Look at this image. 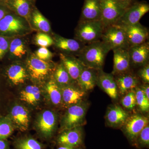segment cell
Returning <instances> with one entry per match:
<instances>
[{"label": "cell", "instance_id": "cell-1", "mask_svg": "<svg viewBox=\"0 0 149 149\" xmlns=\"http://www.w3.org/2000/svg\"><path fill=\"white\" fill-rule=\"evenodd\" d=\"M110 48L101 40L85 45L78 55L84 66L99 70L102 69Z\"/></svg>", "mask_w": 149, "mask_h": 149}, {"label": "cell", "instance_id": "cell-2", "mask_svg": "<svg viewBox=\"0 0 149 149\" xmlns=\"http://www.w3.org/2000/svg\"><path fill=\"white\" fill-rule=\"evenodd\" d=\"M89 103L86 101L67 108L62 118L60 131L82 126L85 123Z\"/></svg>", "mask_w": 149, "mask_h": 149}, {"label": "cell", "instance_id": "cell-3", "mask_svg": "<svg viewBox=\"0 0 149 149\" xmlns=\"http://www.w3.org/2000/svg\"><path fill=\"white\" fill-rule=\"evenodd\" d=\"M104 29L100 20L80 21L75 30L76 40L85 45L100 41Z\"/></svg>", "mask_w": 149, "mask_h": 149}, {"label": "cell", "instance_id": "cell-4", "mask_svg": "<svg viewBox=\"0 0 149 149\" xmlns=\"http://www.w3.org/2000/svg\"><path fill=\"white\" fill-rule=\"evenodd\" d=\"M24 19L10 11L0 20V35L9 38L24 34L27 30Z\"/></svg>", "mask_w": 149, "mask_h": 149}, {"label": "cell", "instance_id": "cell-5", "mask_svg": "<svg viewBox=\"0 0 149 149\" xmlns=\"http://www.w3.org/2000/svg\"><path fill=\"white\" fill-rule=\"evenodd\" d=\"M149 124L148 117L140 113L130 115L121 127L129 143L134 146L136 139L141 130Z\"/></svg>", "mask_w": 149, "mask_h": 149}, {"label": "cell", "instance_id": "cell-6", "mask_svg": "<svg viewBox=\"0 0 149 149\" xmlns=\"http://www.w3.org/2000/svg\"><path fill=\"white\" fill-rule=\"evenodd\" d=\"M101 40L107 45L111 50L118 48L128 49L130 47L124 30L116 24L104 28Z\"/></svg>", "mask_w": 149, "mask_h": 149}, {"label": "cell", "instance_id": "cell-7", "mask_svg": "<svg viewBox=\"0 0 149 149\" xmlns=\"http://www.w3.org/2000/svg\"><path fill=\"white\" fill-rule=\"evenodd\" d=\"M100 21L104 28L117 23L126 8L114 0H100Z\"/></svg>", "mask_w": 149, "mask_h": 149}, {"label": "cell", "instance_id": "cell-8", "mask_svg": "<svg viewBox=\"0 0 149 149\" xmlns=\"http://www.w3.org/2000/svg\"><path fill=\"white\" fill-rule=\"evenodd\" d=\"M149 11V4L146 1L135 2L126 8L117 22L120 26L133 25L139 22L140 19Z\"/></svg>", "mask_w": 149, "mask_h": 149}, {"label": "cell", "instance_id": "cell-9", "mask_svg": "<svg viewBox=\"0 0 149 149\" xmlns=\"http://www.w3.org/2000/svg\"><path fill=\"white\" fill-rule=\"evenodd\" d=\"M84 141V131L80 126L60 132L56 143L59 146L77 148L83 146Z\"/></svg>", "mask_w": 149, "mask_h": 149}, {"label": "cell", "instance_id": "cell-10", "mask_svg": "<svg viewBox=\"0 0 149 149\" xmlns=\"http://www.w3.org/2000/svg\"><path fill=\"white\" fill-rule=\"evenodd\" d=\"M27 67L30 76L33 80L41 82L45 80L52 70L50 65L45 61L32 54L27 60Z\"/></svg>", "mask_w": 149, "mask_h": 149}, {"label": "cell", "instance_id": "cell-11", "mask_svg": "<svg viewBox=\"0 0 149 149\" xmlns=\"http://www.w3.org/2000/svg\"><path fill=\"white\" fill-rule=\"evenodd\" d=\"M57 116L50 110L43 112L38 118L37 128L39 134L44 139H51L55 132L57 125Z\"/></svg>", "mask_w": 149, "mask_h": 149}, {"label": "cell", "instance_id": "cell-12", "mask_svg": "<svg viewBox=\"0 0 149 149\" xmlns=\"http://www.w3.org/2000/svg\"><path fill=\"white\" fill-rule=\"evenodd\" d=\"M120 26L125 32L129 47L141 45L148 41V30L140 22L133 25Z\"/></svg>", "mask_w": 149, "mask_h": 149}, {"label": "cell", "instance_id": "cell-13", "mask_svg": "<svg viewBox=\"0 0 149 149\" xmlns=\"http://www.w3.org/2000/svg\"><path fill=\"white\" fill-rule=\"evenodd\" d=\"M130 116L128 112L118 104L109 106L106 113L107 125L113 128H121Z\"/></svg>", "mask_w": 149, "mask_h": 149}, {"label": "cell", "instance_id": "cell-14", "mask_svg": "<svg viewBox=\"0 0 149 149\" xmlns=\"http://www.w3.org/2000/svg\"><path fill=\"white\" fill-rule=\"evenodd\" d=\"M130 67L141 68L149 63V43L130 47L128 49Z\"/></svg>", "mask_w": 149, "mask_h": 149}, {"label": "cell", "instance_id": "cell-15", "mask_svg": "<svg viewBox=\"0 0 149 149\" xmlns=\"http://www.w3.org/2000/svg\"><path fill=\"white\" fill-rule=\"evenodd\" d=\"M73 84L61 88L63 105L67 108L84 101L87 96V92Z\"/></svg>", "mask_w": 149, "mask_h": 149}, {"label": "cell", "instance_id": "cell-16", "mask_svg": "<svg viewBox=\"0 0 149 149\" xmlns=\"http://www.w3.org/2000/svg\"><path fill=\"white\" fill-rule=\"evenodd\" d=\"M118 95L123 96L129 91L135 90L140 85V80L131 70L122 74L113 75Z\"/></svg>", "mask_w": 149, "mask_h": 149}, {"label": "cell", "instance_id": "cell-17", "mask_svg": "<svg viewBox=\"0 0 149 149\" xmlns=\"http://www.w3.org/2000/svg\"><path fill=\"white\" fill-rule=\"evenodd\" d=\"M97 85L113 100L118 98V94L114 76L104 72L102 69L97 70Z\"/></svg>", "mask_w": 149, "mask_h": 149}, {"label": "cell", "instance_id": "cell-18", "mask_svg": "<svg viewBox=\"0 0 149 149\" xmlns=\"http://www.w3.org/2000/svg\"><path fill=\"white\" fill-rule=\"evenodd\" d=\"M112 51L113 65L112 74L116 75L130 71L131 67L128 49L118 48Z\"/></svg>", "mask_w": 149, "mask_h": 149}, {"label": "cell", "instance_id": "cell-19", "mask_svg": "<svg viewBox=\"0 0 149 149\" xmlns=\"http://www.w3.org/2000/svg\"><path fill=\"white\" fill-rule=\"evenodd\" d=\"M34 0H6V5L10 10L25 20L29 21L31 19Z\"/></svg>", "mask_w": 149, "mask_h": 149}, {"label": "cell", "instance_id": "cell-20", "mask_svg": "<svg viewBox=\"0 0 149 149\" xmlns=\"http://www.w3.org/2000/svg\"><path fill=\"white\" fill-rule=\"evenodd\" d=\"M101 17L100 0H84L80 21H98Z\"/></svg>", "mask_w": 149, "mask_h": 149}, {"label": "cell", "instance_id": "cell-21", "mask_svg": "<svg viewBox=\"0 0 149 149\" xmlns=\"http://www.w3.org/2000/svg\"><path fill=\"white\" fill-rule=\"evenodd\" d=\"M61 62L64 65L70 76L76 83L80 73L85 66L78 58L62 53L60 54Z\"/></svg>", "mask_w": 149, "mask_h": 149}, {"label": "cell", "instance_id": "cell-22", "mask_svg": "<svg viewBox=\"0 0 149 149\" xmlns=\"http://www.w3.org/2000/svg\"><path fill=\"white\" fill-rule=\"evenodd\" d=\"M97 70L85 66L76 83L82 90L88 93L97 85Z\"/></svg>", "mask_w": 149, "mask_h": 149}, {"label": "cell", "instance_id": "cell-23", "mask_svg": "<svg viewBox=\"0 0 149 149\" xmlns=\"http://www.w3.org/2000/svg\"><path fill=\"white\" fill-rule=\"evenodd\" d=\"M54 44L58 49L67 54H80L83 48L85 45L77 40L68 39L58 35L55 37Z\"/></svg>", "mask_w": 149, "mask_h": 149}, {"label": "cell", "instance_id": "cell-24", "mask_svg": "<svg viewBox=\"0 0 149 149\" xmlns=\"http://www.w3.org/2000/svg\"><path fill=\"white\" fill-rule=\"evenodd\" d=\"M13 123L21 131L28 129L29 122V112L24 107L17 105L13 107L9 116Z\"/></svg>", "mask_w": 149, "mask_h": 149}, {"label": "cell", "instance_id": "cell-25", "mask_svg": "<svg viewBox=\"0 0 149 149\" xmlns=\"http://www.w3.org/2000/svg\"><path fill=\"white\" fill-rule=\"evenodd\" d=\"M6 74L9 81L15 85L23 84L28 77L26 69L19 64L9 67L6 70Z\"/></svg>", "mask_w": 149, "mask_h": 149}, {"label": "cell", "instance_id": "cell-26", "mask_svg": "<svg viewBox=\"0 0 149 149\" xmlns=\"http://www.w3.org/2000/svg\"><path fill=\"white\" fill-rule=\"evenodd\" d=\"M41 91L35 85H28L20 93V99L29 104L34 105L40 101Z\"/></svg>", "mask_w": 149, "mask_h": 149}, {"label": "cell", "instance_id": "cell-27", "mask_svg": "<svg viewBox=\"0 0 149 149\" xmlns=\"http://www.w3.org/2000/svg\"><path fill=\"white\" fill-rule=\"evenodd\" d=\"M46 90L52 103L56 106L63 105L61 88L54 79L48 82Z\"/></svg>", "mask_w": 149, "mask_h": 149}, {"label": "cell", "instance_id": "cell-28", "mask_svg": "<svg viewBox=\"0 0 149 149\" xmlns=\"http://www.w3.org/2000/svg\"><path fill=\"white\" fill-rule=\"evenodd\" d=\"M54 79L61 88L66 87L75 83L70 76L61 62L56 67Z\"/></svg>", "mask_w": 149, "mask_h": 149}, {"label": "cell", "instance_id": "cell-29", "mask_svg": "<svg viewBox=\"0 0 149 149\" xmlns=\"http://www.w3.org/2000/svg\"><path fill=\"white\" fill-rule=\"evenodd\" d=\"M31 19L34 25L43 32H49L51 30V26L47 19L37 9L32 11Z\"/></svg>", "mask_w": 149, "mask_h": 149}, {"label": "cell", "instance_id": "cell-30", "mask_svg": "<svg viewBox=\"0 0 149 149\" xmlns=\"http://www.w3.org/2000/svg\"><path fill=\"white\" fill-rule=\"evenodd\" d=\"M15 149H44L39 141L31 137H26L17 140L14 143Z\"/></svg>", "mask_w": 149, "mask_h": 149}, {"label": "cell", "instance_id": "cell-31", "mask_svg": "<svg viewBox=\"0 0 149 149\" xmlns=\"http://www.w3.org/2000/svg\"><path fill=\"white\" fill-rule=\"evenodd\" d=\"M13 130V124L9 116H0V139L7 140Z\"/></svg>", "mask_w": 149, "mask_h": 149}, {"label": "cell", "instance_id": "cell-32", "mask_svg": "<svg viewBox=\"0 0 149 149\" xmlns=\"http://www.w3.org/2000/svg\"><path fill=\"white\" fill-rule=\"evenodd\" d=\"M9 51L12 56L19 58L25 55L27 52L24 42L19 38L14 39L10 42Z\"/></svg>", "mask_w": 149, "mask_h": 149}, {"label": "cell", "instance_id": "cell-33", "mask_svg": "<svg viewBox=\"0 0 149 149\" xmlns=\"http://www.w3.org/2000/svg\"><path fill=\"white\" fill-rule=\"evenodd\" d=\"M136 106L139 110L143 113L148 112L149 100L139 86L135 89Z\"/></svg>", "mask_w": 149, "mask_h": 149}, {"label": "cell", "instance_id": "cell-34", "mask_svg": "<svg viewBox=\"0 0 149 149\" xmlns=\"http://www.w3.org/2000/svg\"><path fill=\"white\" fill-rule=\"evenodd\" d=\"M120 103L126 110H133L136 107V94L135 90L129 91L123 96Z\"/></svg>", "mask_w": 149, "mask_h": 149}, {"label": "cell", "instance_id": "cell-35", "mask_svg": "<svg viewBox=\"0 0 149 149\" xmlns=\"http://www.w3.org/2000/svg\"><path fill=\"white\" fill-rule=\"evenodd\" d=\"M134 146L138 148H148L149 147V125H148L139 133Z\"/></svg>", "mask_w": 149, "mask_h": 149}, {"label": "cell", "instance_id": "cell-36", "mask_svg": "<svg viewBox=\"0 0 149 149\" xmlns=\"http://www.w3.org/2000/svg\"><path fill=\"white\" fill-rule=\"evenodd\" d=\"M35 42L37 45L46 47L53 45L54 41L49 35L45 33H40L36 35Z\"/></svg>", "mask_w": 149, "mask_h": 149}, {"label": "cell", "instance_id": "cell-37", "mask_svg": "<svg viewBox=\"0 0 149 149\" xmlns=\"http://www.w3.org/2000/svg\"><path fill=\"white\" fill-rule=\"evenodd\" d=\"M10 44L8 37L0 35V61L3 58L8 52Z\"/></svg>", "mask_w": 149, "mask_h": 149}, {"label": "cell", "instance_id": "cell-38", "mask_svg": "<svg viewBox=\"0 0 149 149\" xmlns=\"http://www.w3.org/2000/svg\"><path fill=\"white\" fill-rule=\"evenodd\" d=\"M139 80H141L143 83H149V64L148 63L144 66L141 67L138 71L137 75Z\"/></svg>", "mask_w": 149, "mask_h": 149}, {"label": "cell", "instance_id": "cell-39", "mask_svg": "<svg viewBox=\"0 0 149 149\" xmlns=\"http://www.w3.org/2000/svg\"><path fill=\"white\" fill-rule=\"evenodd\" d=\"M37 58L43 61L50 59L52 56V52L45 47H41L36 51V54Z\"/></svg>", "mask_w": 149, "mask_h": 149}, {"label": "cell", "instance_id": "cell-40", "mask_svg": "<svg viewBox=\"0 0 149 149\" xmlns=\"http://www.w3.org/2000/svg\"><path fill=\"white\" fill-rule=\"evenodd\" d=\"M10 11L5 1H0V20Z\"/></svg>", "mask_w": 149, "mask_h": 149}, {"label": "cell", "instance_id": "cell-41", "mask_svg": "<svg viewBox=\"0 0 149 149\" xmlns=\"http://www.w3.org/2000/svg\"><path fill=\"white\" fill-rule=\"evenodd\" d=\"M114 1L117 2L118 3L120 4V5L126 9L132 5L133 3L136 2L135 0H114Z\"/></svg>", "mask_w": 149, "mask_h": 149}, {"label": "cell", "instance_id": "cell-42", "mask_svg": "<svg viewBox=\"0 0 149 149\" xmlns=\"http://www.w3.org/2000/svg\"><path fill=\"white\" fill-rule=\"evenodd\" d=\"M139 87L145 94L149 100V84L143 83V84H140L139 85Z\"/></svg>", "mask_w": 149, "mask_h": 149}, {"label": "cell", "instance_id": "cell-43", "mask_svg": "<svg viewBox=\"0 0 149 149\" xmlns=\"http://www.w3.org/2000/svg\"><path fill=\"white\" fill-rule=\"evenodd\" d=\"M0 149H10L9 144L7 140L0 139Z\"/></svg>", "mask_w": 149, "mask_h": 149}, {"label": "cell", "instance_id": "cell-44", "mask_svg": "<svg viewBox=\"0 0 149 149\" xmlns=\"http://www.w3.org/2000/svg\"><path fill=\"white\" fill-rule=\"evenodd\" d=\"M3 98V93L2 91L1 87V82H0V116H2V115L1 114V108L2 107V105Z\"/></svg>", "mask_w": 149, "mask_h": 149}, {"label": "cell", "instance_id": "cell-45", "mask_svg": "<svg viewBox=\"0 0 149 149\" xmlns=\"http://www.w3.org/2000/svg\"><path fill=\"white\" fill-rule=\"evenodd\" d=\"M56 149H83L82 147L80 148H70V147H65V146H59L58 148Z\"/></svg>", "mask_w": 149, "mask_h": 149}, {"label": "cell", "instance_id": "cell-46", "mask_svg": "<svg viewBox=\"0 0 149 149\" xmlns=\"http://www.w3.org/2000/svg\"><path fill=\"white\" fill-rule=\"evenodd\" d=\"M0 1H6V0H0Z\"/></svg>", "mask_w": 149, "mask_h": 149}]
</instances>
